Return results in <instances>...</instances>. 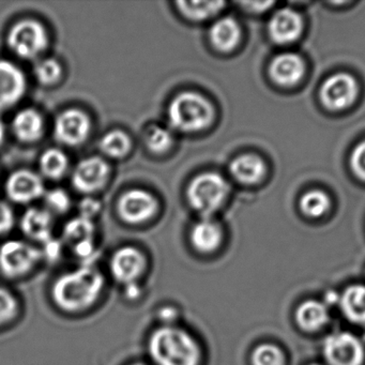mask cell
Returning <instances> with one entry per match:
<instances>
[{
    "instance_id": "6da1fadb",
    "label": "cell",
    "mask_w": 365,
    "mask_h": 365,
    "mask_svg": "<svg viewBox=\"0 0 365 365\" xmlns=\"http://www.w3.org/2000/svg\"><path fill=\"white\" fill-rule=\"evenodd\" d=\"M104 287L103 275L93 267H82L66 273L53 286L55 303L67 312L88 309L101 294Z\"/></svg>"
},
{
    "instance_id": "7a4b0ae2",
    "label": "cell",
    "mask_w": 365,
    "mask_h": 365,
    "mask_svg": "<svg viewBox=\"0 0 365 365\" xmlns=\"http://www.w3.org/2000/svg\"><path fill=\"white\" fill-rule=\"evenodd\" d=\"M149 354L155 365H198L200 348L187 331L164 326L151 334Z\"/></svg>"
},
{
    "instance_id": "3957f363",
    "label": "cell",
    "mask_w": 365,
    "mask_h": 365,
    "mask_svg": "<svg viewBox=\"0 0 365 365\" xmlns=\"http://www.w3.org/2000/svg\"><path fill=\"white\" fill-rule=\"evenodd\" d=\"M168 123L181 133H196L210 127L215 118L212 104L193 91L179 93L168 108Z\"/></svg>"
},
{
    "instance_id": "277c9868",
    "label": "cell",
    "mask_w": 365,
    "mask_h": 365,
    "mask_svg": "<svg viewBox=\"0 0 365 365\" xmlns=\"http://www.w3.org/2000/svg\"><path fill=\"white\" fill-rule=\"evenodd\" d=\"M230 185L220 174L202 173L192 179L187 185V200L190 206L204 219L217 212L227 200Z\"/></svg>"
},
{
    "instance_id": "5b68a950",
    "label": "cell",
    "mask_w": 365,
    "mask_h": 365,
    "mask_svg": "<svg viewBox=\"0 0 365 365\" xmlns=\"http://www.w3.org/2000/svg\"><path fill=\"white\" fill-rule=\"evenodd\" d=\"M7 41L10 50L16 56L33 61L41 56L48 48V34L38 21L23 20L10 29Z\"/></svg>"
},
{
    "instance_id": "8992f818",
    "label": "cell",
    "mask_w": 365,
    "mask_h": 365,
    "mask_svg": "<svg viewBox=\"0 0 365 365\" xmlns=\"http://www.w3.org/2000/svg\"><path fill=\"white\" fill-rule=\"evenodd\" d=\"M159 207L157 198L146 190L132 189L119 197L117 213L125 223L138 225L150 221Z\"/></svg>"
},
{
    "instance_id": "52a82bcc",
    "label": "cell",
    "mask_w": 365,
    "mask_h": 365,
    "mask_svg": "<svg viewBox=\"0 0 365 365\" xmlns=\"http://www.w3.org/2000/svg\"><path fill=\"white\" fill-rule=\"evenodd\" d=\"M41 256V252L29 243L8 241L0 247V269L7 277H21L33 270Z\"/></svg>"
},
{
    "instance_id": "ba28073f",
    "label": "cell",
    "mask_w": 365,
    "mask_h": 365,
    "mask_svg": "<svg viewBox=\"0 0 365 365\" xmlns=\"http://www.w3.org/2000/svg\"><path fill=\"white\" fill-rule=\"evenodd\" d=\"M91 131V120L86 113L76 108L63 110L54 125L55 140L68 147L84 144Z\"/></svg>"
},
{
    "instance_id": "9c48e42d",
    "label": "cell",
    "mask_w": 365,
    "mask_h": 365,
    "mask_svg": "<svg viewBox=\"0 0 365 365\" xmlns=\"http://www.w3.org/2000/svg\"><path fill=\"white\" fill-rule=\"evenodd\" d=\"M358 96V84L351 76L337 73L324 81L320 89V100L324 108L333 112L349 108Z\"/></svg>"
},
{
    "instance_id": "30bf717a",
    "label": "cell",
    "mask_w": 365,
    "mask_h": 365,
    "mask_svg": "<svg viewBox=\"0 0 365 365\" xmlns=\"http://www.w3.org/2000/svg\"><path fill=\"white\" fill-rule=\"evenodd\" d=\"M110 173V165L102 158H87L74 168L71 183L76 191L91 195L106 187Z\"/></svg>"
},
{
    "instance_id": "8fae6325",
    "label": "cell",
    "mask_w": 365,
    "mask_h": 365,
    "mask_svg": "<svg viewBox=\"0 0 365 365\" xmlns=\"http://www.w3.org/2000/svg\"><path fill=\"white\" fill-rule=\"evenodd\" d=\"M324 354L330 365H361L364 360L362 344L351 333H335L327 337Z\"/></svg>"
},
{
    "instance_id": "7c38bea8",
    "label": "cell",
    "mask_w": 365,
    "mask_h": 365,
    "mask_svg": "<svg viewBox=\"0 0 365 365\" xmlns=\"http://www.w3.org/2000/svg\"><path fill=\"white\" fill-rule=\"evenodd\" d=\"M110 268L116 281L129 285L136 283L142 277L146 269V258L136 247H121L113 254Z\"/></svg>"
},
{
    "instance_id": "4fadbf2b",
    "label": "cell",
    "mask_w": 365,
    "mask_h": 365,
    "mask_svg": "<svg viewBox=\"0 0 365 365\" xmlns=\"http://www.w3.org/2000/svg\"><path fill=\"white\" fill-rule=\"evenodd\" d=\"M6 192L12 202L29 204L46 194L43 180L33 170H20L12 173L6 183Z\"/></svg>"
},
{
    "instance_id": "5bb4252c",
    "label": "cell",
    "mask_w": 365,
    "mask_h": 365,
    "mask_svg": "<svg viewBox=\"0 0 365 365\" xmlns=\"http://www.w3.org/2000/svg\"><path fill=\"white\" fill-rule=\"evenodd\" d=\"M27 89L24 72L7 61H0V110L14 108L24 97Z\"/></svg>"
},
{
    "instance_id": "9a60e30c",
    "label": "cell",
    "mask_w": 365,
    "mask_h": 365,
    "mask_svg": "<svg viewBox=\"0 0 365 365\" xmlns=\"http://www.w3.org/2000/svg\"><path fill=\"white\" fill-rule=\"evenodd\" d=\"M269 35L277 44H289L299 39L303 31V20L292 9L277 11L269 23Z\"/></svg>"
},
{
    "instance_id": "2e32d148",
    "label": "cell",
    "mask_w": 365,
    "mask_h": 365,
    "mask_svg": "<svg viewBox=\"0 0 365 365\" xmlns=\"http://www.w3.org/2000/svg\"><path fill=\"white\" fill-rule=\"evenodd\" d=\"M271 78L281 86L290 87L298 84L305 73L303 59L294 53L277 55L270 65Z\"/></svg>"
},
{
    "instance_id": "e0dca14e",
    "label": "cell",
    "mask_w": 365,
    "mask_h": 365,
    "mask_svg": "<svg viewBox=\"0 0 365 365\" xmlns=\"http://www.w3.org/2000/svg\"><path fill=\"white\" fill-rule=\"evenodd\" d=\"M12 130L19 140L31 144L43 135L44 120L38 110L25 108L14 116Z\"/></svg>"
},
{
    "instance_id": "ac0fdd59",
    "label": "cell",
    "mask_w": 365,
    "mask_h": 365,
    "mask_svg": "<svg viewBox=\"0 0 365 365\" xmlns=\"http://www.w3.org/2000/svg\"><path fill=\"white\" fill-rule=\"evenodd\" d=\"M21 228L31 240L48 242L52 239V215L43 209L29 208L23 215Z\"/></svg>"
},
{
    "instance_id": "d6986e66",
    "label": "cell",
    "mask_w": 365,
    "mask_h": 365,
    "mask_svg": "<svg viewBox=\"0 0 365 365\" xmlns=\"http://www.w3.org/2000/svg\"><path fill=\"white\" fill-rule=\"evenodd\" d=\"M240 38V26L230 16L217 20L209 31L211 44L220 52L228 53L234 50L238 46Z\"/></svg>"
},
{
    "instance_id": "ffe728a7",
    "label": "cell",
    "mask_w": 365,
    "mask_h": 365,
    "mask_svg": "<svg viewBox=\"0 0 365 365\" xmlns=\"http://www.w3.org/2000/svg\"><path fill=\"white\" fill-rule=\"evenodd\" d=\"M232 176L243 185H255L266 174L264 162L258 155L247 153L232 160L230 165Z\"/></svg>"
},
{
    "instance_id": "44dd1931",
    "label": "cell",
    "mask_w": 365,
    "mask_h": 365,
    "mask_svg": "<svg viewBox=\"0 0 365 365\" xmlns=\"http://www.w3.org/2000/svg\"><path fill=\"white\" fill-rule=\"evenodd\" d=\"M222 230L219 224L210 219H202L192 228V245L202 253H211L220 247L222 242Z\"/></svg>"
},
{
    "instance_id": "7402d4cb",
    "label": "cell",
    "mask_w": 365,
    "mask_h": 365,
    "mask_svg": "<svg viewBox=\"0 0 365 365\" xmlns=\"http://www.w3.org/2000/svg\"><path fill=\"white\" fill-rule=\"evenodd\" d=\"M175 5L179 14L191 22H204L217 16L223 9V1H189L179 0Z\"/></svg>"
},
{
    "instance_id": "603a6c76",
    "label": "cell",
    "mask_w": 365,
    "mask_h": 365,
    "mask_svg": "<svg viewBox=\"0 0 365 365\" xmlns=\"http://www.w3.org/2000/svg\"><path fill=\"white\" fill-rule=\"evenodd\" d=\"M297 322L301 328L307 331L317 330L327 324L329 319L326 305L315 300L303 302L297 311Z\"/></svg>"
},
{
    "instance_id": "cb8c5ba5",
    "label": "cell",
    "mask_w": 365,
    "mask_h": 365,
    "mask_svg": "<svg viewBox=\"0 0 365 365\" xmlns=\"http://www.w3.org/2000/svg\"><path fill=\"white\" fill-rule=\"evenodd\" d=\"M344 314L351 322H365V286L354 285L344 292L341 298Z\"/></svg>"
},
{
    "instance_id": "d4e9b609",
    "label": "cell",
    "mask_w": 365,
    "mask_h": 365,
    "mask_svg": "<svg viewBox=\"0 0 365 365\" xmlns=\"http://www.w3.org/2000/svg\"><path fill=\"white\" fill-rule=\"evenodd\" d=\"M99 148L104 155L110 159H123L131 151V138L121 130H112L102 136Z\"/></svg>"
},
{
    "instance_id": "484cf974",
    "label": "cell",
    "mask_w": 365,
    "mask_h": 365,
    "mask_svg": "<svg viewBox=\"0 0 365 365\" xmlns=\"http://www.w3.org/2000/svg\"><path fill=\"white\" fill-rule=\"evenodd\" d=\"M40 170L50 180H59L69 168V160L61 149L51 148L44 151L40 158Z\"/></svg>"
},
{
    "instance_id": "4316f807",
    "label": "cell",
    "mask_w": 365,
    "mask_h": 365,
    "mask_svg": "<svg viewBox=\"0 0 365 365\" xmlns=\"http://www.w3.org/2000/svg\"><path fill=\"white\" fill-rule=\"evenodd\" d=\"M95 232L96 226L93 220L80 215L68 222L63 230V236L68 242L76 245L84 241L93 240Z\"/></svg>"
},
{
    "instance_id": "83f0119b",
    "label": "cell",
    "mask_w": 365,
    "mask_h": 365,
    "mask_svg": "<svg viewBox=\"0 0 365 365\" xmlns=\"http://www.w3.org/2000/svg\"><path fill=\"white\" fill-rule=\"evenodd\" d=\"M330 198L320 190L307 192L300 200V209L309 217H320L330 209Z\"/></svg>"
},
{
    "instance_id": "f1b7e54d",
    "label": "cell",
    "mask_w": 365,
    "mask_h": 365,
    "mask_svg": "<svg viewBox=\"0 0 365 365\" xmlns=\"http://www.w3.org/2000/svg\"><path fill=\"white\" fill-rule=\"evenodd\" d=\"M145 144L153 155H164L172 148L174 138L170 130L159 125H151L145 133Z\"/></svg>"
},
{
    "instance_id": "f546056e",
    "label": "cell",
    "mask_w": 365,
    "mask_h": 365,
    "mask_svg": "<svg viewBox=\"0 0 365 365\" xmlns=\"http://www.w3.org/2000/svg\"><path fill=\"white\" fill-rule=\"evenodd\" d=\"M63 67L56 59L48 58L39 61L35 67V76L43 86H53L61 81Z\"/></svg>"
},
{
    "instance_id": "4dcf8cb0",
    "label": "cell",
    "mask_w": 365,
    "mask_h": 365,
    "mask_svg": "<svg viewBox=\"0 0 365 365\" xmlns=\"http://www.w3.org/2000/svg\"><path fill=\"white\" fill-rule=\"evenodd\" d=\"M254 365H284V356L277 346L262 344L253 352Z\"/></svg>"
},
{
    "instance_id": "1f68e13d",
    "label": "cell",
    "mask_w": 365,
    "mask_h": 365,
    "mask_svg": "<svg viewBox=\"0 0 365 365\" xmlns=\"http://www.w3.org/2000/svg\"><path fill=\"white\" fill-rule=\"evenodd\" d=\"M46 207L57 215L67 212L71 207L69 194L61 189H54L44 194Z\"/></svg>"
},
{
    "instance_id": "d6a6232c",
    "label": "cell",
    "mask_w": 365,
    "mask_h": 365,
    "mask_svg": "<svg viewBox=\"0 0 365 365\" xmlns=\"http://www.w3.org/2000/svg\"><path fill=\"white\" fill-rule=\"evenodd\" d=\"M18 312V302L7 289L0 288V324L9 322Z\"/></svg>"
},
{
    "instance_id": "836d02e7",
    "label": "cell",
    "mask_w": 365,
    "mask_h": 365,
    "mask_svg": "<svg viewBox=\"0 0 365 365\" xmlns=\"http://www.w3.org/2000/svg\"><path fill=\"white\" fill-rule=\"evenodd\" d=\"M350 168L358 178L365 181V140L356 145L352 150Z\"/></svg>"
},
{
    "instance_id": "e575fe53",
    "label": "cell",
    "mask_w": 365,
    "mask_h": 365,
    "mask_svg": "<svg viewBox=\"0 0 365 365\" xmlns=\"http://www.w3.org/2000/svg\"><path fill=\"white\" fill-rule=\"evenodd\" d=\"M14 225V213L11 207L0 202V235L7 234Z\"/></svg>"
},
{
    "instance_id": "d590c367",
    "label": "cell",
    "mask_w": 365,
    "mask_h": 365,
    "mask_svg": "<svg viewBox=\"0 0 365 365\" xmlns=\"http://www.w3.org/2000/svg\"><path fill=\"white\" fill-rule=\"evenodd\" d=\"M80 215L81 217H87V219L93 220V217L98 215L101 210V202L96 198L85 197L82 202H80Z\"/></svg>"
},
{
    "instance_id": "8d00e7d4",
    "label": "cell",
    "mask_w": 365,
    "mask_h": 365,
    "mask_svg": "<svg viewBox=\"0 0 365 365\" xmlns=\"http://www.w3.org/2000/svg\"><path fill=\"white\" fill-rule=\"evenodd\" d=\"M159 318L165 324V326H172V322L178 318L177 309L173 307H162L160 309Z\"/></svg>"
},
{
    "instance_id": "74e56055",
    "label": "cell",
    "mask_w": 365,
    "mask_h": 365,
    "mask_svg": "<svg viewBox=\"0 0 365 365\" xmlns=\"http://www.w3.org/2000/svg\"><path fill=\"white\" fill-rule=\"evenodd\" d=\"M46 245V256L50 258H57L61 254V245L59 241L51 239L48 242L44 243Z\"/></svg>"
},
{
    "instance_id": "f35d334b",
    "label": "cell",
    "mask_w": 365,
    "mask_h": 365,
    "mask_svg": "<svg viewBox=\"0 0 365 365\" xmlns=\"http://www.w3.org/2000/svg\"><path fill=\"white\" fill-rule=\"evenodd\" d=\"M125 286H127V290H125V292H127V296L130 297V298H136V297L140 294V288L138 287L136 283L129 284V285Z\"/></svg>"
},
{
    "instance_id": "ab89813d",
    "label": "cell",
    "mask_w": 365,
    "mask_h": 365,
    "mask_svg": "<svg viewBox=\"0 0 365 365\" xmlns=\"http://www.w3.org/2000/svg\"><path fill=\"white\" fill-rule=\"evenodd\" d=\"M5 125H4L3 121L0 120V145L3 144L4 140H5Z\"/></svg>"
},
{
    "instance_id": "60d3db41",
    "label": "cell",
    "mask_w": 365,
    "mask_h": 365,
    "mask_svg": "<svg viewBox=\"0 0 365 365\" xmlns=\"http://www.w3.org/2000/svg\"><path fill=\"white\" fill-rule=\"evenodd\" d=\"M132 365H146V364H144V363H135V364H132Z\"/></svg>"
},
{
    "instance_id": "b9f144b4",
    "label": "cell",
    "mask_w": 365,
    "mask_h": 365,
    "mask_svg": "<svg viewBox=\"0 0 365 365\" xmlns=\"http://www.w3.org/2000/svg\"><path fill=\"white\" fill-rule=\"evenodd\" d=\"M312 365H319V364H312Z\"/></svg>"
}]
</instances>
